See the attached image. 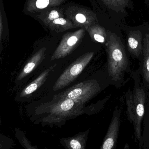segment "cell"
I'll list each match as a JSON object with an SVG mask.
<instances>
[{
	"label": "cell",
	"instance_id": "cell-19",
	"mask_svg": "<svg viewBox=\"0 0 149 149\" xmlns=\"http://www.w3.org/2000/svg\"><path fill=\"white\" fill-rule=\"evenodd\" d=\"M75 20L78 22L80 24H84L86 22V17L83 14L79 13L75 16Z\"/></svg>",
	"mask_w": 149,
	"mask_h": 149
},
{
	"label": "cell",
	"instance_id": "cell-18",
	"mask_svg": "<svg viewBox=\"0 0 149 149\" xmlns=\"http://www.w3.org/2000/svg\"><path fill=\"white\" fill-rule=\"evenodd\" d=\"M60 15L58 11L56 10H52L50 12L48 16V19L49 21H53L57 18H59Z\"/></svg>",
	"mask_w": 149,
	"mask_h": 149
},
{
	"label": "cell",
	"instance_id": "cell-2",
	"mask_svg": "<svg viewBox=\"0 0 149 149\" xmlns=\"http://www.w3.org/2000/svg\"><path fill=\"white\" fill-rule=\"evenodd\" d=\"M131 77L134 80L133 89H129L125 94L128 120L134 125L136 141L141 147L142 123L143 120L149 94L142 82L138 69L132 70Z\"/></svg>",
	"mask_w": 149,
	"mask_h": 149
},
{
	"label": "cell",
	"instance_id": "cell-1",
	"mask_svg": "<svg viewBox=\"0 0 149 149\" xmlns=\"http://www.w3.org/2000/svg\"><path fill=\"white\" fill-rule=\"evenodd\" d=\"M26 112L31 122L42 127L61 128L68 121L83 114L95 113L93 107L84 105L70 99L54 95L50 101L26 106Z\"/></svg>",
	"mask_w": 149,
	"mask_h": 149
},
{
	"label": "cell",
	"instance_id": "cell-21",
	"mask_svg": "<svg viewBox=\"0 0 149 149\" xmlns=\"http://www.w3.org/2000/svg\"><path fill=\"white\" fill-rule=\"evenodd\" d=\"M2 124V121L1 119V115H0V126Z\"/></svg>",
	"mask_w": 149,
	"mask_h": 149
},
{
	"label": "cell",
	"instance_id": "cell-7",
	"mask_svg": "<svg viewBox=\"0 0 149 149\" xmlns=\"http://www.w3.org/2000/svg\"><path fill=\"white\" fill-rule=\"evenodd\" d=\"M56 66V65L55 64L49 67L32 81L21 87L15 95V101L18 102H24L31 100L35 93L44 84L50 73Z\"/></svg>",
	"mask_w": 149,
	"mask_h": 149
},
{
	"label": "cell",
	"instance_id": "cell-20",
	"mask_svg": "<svg viewBox=\"0 0 149 149\" xmlns=\"http://www.w3.org/2000/svg\"><path fill=\"white\" fill-rule=\"evenodd\" d=\"M124 149H130L128 143H126L124 146Z\"/></svg>",
	"mask_w": 149,
	"mask_h": 149
},
{
	"label": "cell",
	"instance_id": "cell-3",
	"mask_svg": "<svg viewBox=\"0 0 149 149\" xmlns=\"http://www.w3.org/2000/svg\"><path fill=\"white\" fill-rule=\"evenodd\" d=\"M106 46L108 73L111 81L119 87L125 84L126 74L132 73L130 56L126 45L115 34H111L107 38Z\"/></svg>",
	"mask_w": 149,
	"mask_h": 149
},
{
	"label": "cell",
	"instance_id": "cell-10",
	"mask_svg": "<svg viewBox=\"0 0 149 149\" xmlns=\"http://www.w3.org/2000/svg\"><path fill=\"white\" fill-rule=\"evenodd\" d=\"M143 38L140 31H135L129 33L127 39V50L130 56L141 61L143 52Z\"/></svg>",
	"mask_w": 149,
	"mask_h": 149
},
{
	"label": "cell",
	"instance_id": "cell-11",
	"mask_svg": "<svg viewBox=\"0 0 149 149\" xmlns=\"http://www.w3.org/2000/svg\"><path fill=\"white\" fill-rule=\"evenodd\" d=\"M143 52L138 68L142 82L149 94V34L146 33L143 38Z\"/></svg>",
	"mask_w": 149,
	"mask_h": 149
},
{
	"label": "cell",
	"instance_id": "cell-6",
	"mask_svg": "<svg viewBox=\"0 0 149 149\" xmlns=\"http://www.w3.org/2000/svg\"><path fill=\"white\" fill-rule=\"evenodd\" d=\"M84 33L85 31L81 29L64 35L62 41L53 53L51 61L64 58L71 54L79 45Z\"/></svg>",
	"mask_w": 149,
	"mask_h": 149
},
{
	"label": "cell",
	"instance_id": "cell-14",
	"mask_svg": "<svg viewBox=\"0 0 149 149\" xmlns=\"http://www.w3.org/2000/svg\"><path fill=\"white\" fill-rule=\"evenodd\" d=\"M14 133L17 140L24 149H38L36 145L32 144L31 141L26 136L25 133L21 129L15 128Z\"/></svg>",
	"mask_w": 149,
	"mask_h": 149
},
{
	"label": "cell",
	"instance_id": "cell-5",
	"mask_svg": "<svg viewBox=\"0 0 149 149\" xmlns=\"http://www.w3.org/2000/svg\"><path fill=\"white\" fill-rule=\"evenodd\" d=\"M93 56L94 52H91L75 60L58 77L53 86V91L63 89L73 82L90 63Z\"/></svg>",
	"mask_w": 149,
	"mask_h": 149
},
{
	"label": "cell",
	"instance_id": "cell-17",
	"mask_svg": "<svg viewBox=\"0 0 149 149\" xmlns=\"http://www.w3.org/2000/svg\"><path fill=\"white\" fill-rule=\"evenodd\" d=\"M52 23L53 24L56 25H58L60 26H67V27L69 26L68 25L67 20L62 17H60V18L59 17L53 20L52 21Z\"/></svg>",
	"mask_w": 149,
	"mask_h": 149
},
{
	"label": "cell",
	"instance_id": "cell-4",
	"mask_svg": "<svg viewBox=\"0 0 149 149\" xmlns=\"http://www.w3.org/2000/svg\"><path fill=\"white\" fill-rule=\"evenodd\" d=\"M100 91L101 87L97 80H89L78 83L57 95L84 105Z\"/></svg>",
	"mask_w": 149,
	"mask_h": 149
},
{
	"label": "cell",
	"instance_id": "cell-12",
	"mask_svg": "<svg viewBox=\"0 0 149 149\" xmlns=\"http://www.w3.org/2000/svg\"><path fill=\"white\" fill-rule=\"evenodd\" d=\"M91 129L80 132L70 137L59 139L60 144L65 149H86L87 141Z\"/></svg>",
	"mask_w": 149,
	"mask_h": 149
},
{
	"label": "cell",
	"instance_id": "cell-16",
	"mask_svg": "<svg viewBox=\"0 0 149 149\" xmlns=\"http://www.w3.org/2000/svg\"><path fill=\"white\" fill-rule=\"evenodd\" d=\"M15 141L0 133V149H11L15 146Z\"/></svg>",
	"mask_w": 149,
	"mask_h": 149
},
{
	"label": "cell",
	"instance_id": "cell-8",
	"mask_svg": "<svg viewBox=\"0 0 149 149\" xmlns=\"http://www.w3.org/2000/svg\"><path fill=\"white\" fill-rule=\"evenodd\" d=\"M46 50V48L43 47L35 52L17 72L14 80V83L17 87L24 85L29 77L43 61Z\"/></svg>",
	"mask_w": 149,
	"mask_h": 149
},
{
	"label": "cell",
	"instance_id": "cell-15",
	"mask_svg": "<svg viewBox=\"0 0 149 149\" xmlns=\"http://www.w3.org/2000/svg\"><path fill=\"white\" fill-rule=\"evenodd\" d=\"M91 38L95 42L100 43H106L107 40V36L106 31L100 27H95L91 28L89 31Z\"/></svg>",
	"mask_w": 149,
	"mask_h": 149
},
{
	"label": "cell",
	"instance_id": "cell-22",
	"mask_svg": "<svg viewBox=\"0 0 149 149\" xmlns=\"http://www.w3.org/2000/svg\"><path fill=\"white\" fill-rule=\"evenodd\" d=\"M44 149H49L48 148H47V147H45V148H44Z\"/></svg>",
	"mask_w": 149,
	"mask_h": 149
},
{
	"label": "cell",
	"instance_id": "cell-9",
	"mask_svg": "<svg viewBox=\"0 0 149 149\" xmlns=\"http://www.w3.org/2000/svg\"><path fill=\"white\" fill-rule=\"evenodd\" d=\"M121 115V109L116 107L102 144L99 149H115L120 127Z\"/></svg>",
	"mask_w": 149,
	"mask_h": 149
},
{
	"label": "cell",
	"instance_id": "cell-23",
	"mask_svg": "<svg viewBox=\"0 0 149 149\" xmlns=\"http://www.w3.org/2000/svg\"><path fill=\"white\" fill-rule=\"evenodd\" d=\"M114 1H118V0H114Z\"/></svg>",
	"mask_w": 149,
	"mask_h": 149
},
{
	"label": "cell",
	"instance_id": "cell-13",
	"mask_svg": "<svg viewBox=\"0 0 149 149\" xmlns=\"http://www.w3.org/2000/svg\"><path fill=\"white\" fill-rule=\"evenodd\" d=\"M9 36L8 18L4 9L3 1L0 0V63L3 45Z\"/></svg>",
	"mask_w": 149,
	"mask_h": 149
}]
</instances>
